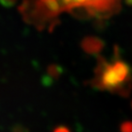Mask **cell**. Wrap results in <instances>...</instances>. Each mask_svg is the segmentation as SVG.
Returning a JSON list of instances; mask_svg holds the SVG:
<instances>
[{
	"instance_id": "cell-6",
	"label": "cell",
	"mask_w": 132,
	"mask_h": 132,
	"mask_svg": "<svg viewBox=\"0 0 132 132\" xmlns=\"http://www.w3.org/2000/svg\"><path fill=\"white\" fill-rule=\"evenodd\" d=\"M54 132H70L69 131V129L67 127H64V126H61V127H58L55 129V131Z\"/></svg>"
},
{
	"instance_id": "cell-8",
	"label": "cell",
	"mask_w": 132,
	"mask_h": 132,
	"mask_svg": "<svg viewBox=\"0 0 132 132\" xmlns=\"http://www.w3.org/2000/svg\"><path fill=\"white\" fill-rule=\"evenodd\" d=\"M131 107H132V103H131Z\"/></svg>"
},
{
	"instance_id": "cell-2",
	"label": "cell",
	"mask_w": 132,
	"mask_h": 132,
	"mask_svg": "<svg viewBox=\"0 0 132 132\" xmlns=\"http://www.w3.org/2000/svg\"><path fill=\"white\" fill-rule=\"evenodd\" d=\"M91 84L99 90L127 96L132 86L131 68L118 56L113 61H107L103 57L98 56Z\"/></svg>"
},
{
	"instance_id": "cell-4",
	"label": "cell",
	"mask_w": 132,
	"mask_h": 132,
	"mask_svg": "<svg viewBox=\"0 0 132 132\" xmlns=\"http://www.w3.org/2000/svg\"><path fill=\"white\" fill-rule=\"evenodd\" d=\"M121 132H132V122L131 121H125L120 126Z\"/></svg>"
},
{
	"instance_id": "cell-5",
	"label": "cell",
	"mask_w": 132,
	"mask_h": 132,
	"mask_svg": "<svg viewBox=\"0 0 132 132\" xmlns=\"http://www.w3.org/2000/svg\"><path fill=\"white\" fill-rule=\"evenodd\" d=\"M16 2H17V0H0V3L4 7H12V6H14Z\"/></svg>"
},
{
	"instance_id": "cell-7",
	"label": "cell",
	"mask_w": 132,
	"mask_h": 132,
	"mask_svg": "<svg viewBox=\"0 0 132 132\" xmlns=\"http://www.w3.org/2000/svg\"><path fill=\"white\" fill-rule=\"evenodd\" d=\"M52 69H53V71H54V66H52ZM58 71H59V70H58ZM50 72H51L52 75H54V72H52L51 71H50Z\"/></svg>"
},
{
	"instance_id": "cell-1",
	"label": "cell",
	"mask_w": 132,
	"mask_h": 132,
	"mask_svg": "<svg viewBox=\"0 0 132 132\" xmlns=\"http://www.w3.org/2000/svg\"><path fill=\"white\" fill-rule=\"evenodd\" d=\"M121 0H33L37 15L47 24L54 26L55 20L64 12L83 18L107 19L118 13Z\"/></svg>"
},
{
	"instance_id": "cell-3",
	"label": "cell",
	"mask_w": 132,
	"mask_h": 132,
	"mask_svg": "<svg viewBox=\"0 0 132 132\" xmlns=\"http://www.w3.org/2000/svg\"><path fill=\"white\" fill-rule=\"evenodd\" d=\"M81 47L86 53L92 55H98L104 48V42L100 38L95 36L85 37L81 42Z\"/></svg>"
}]
</instances>
